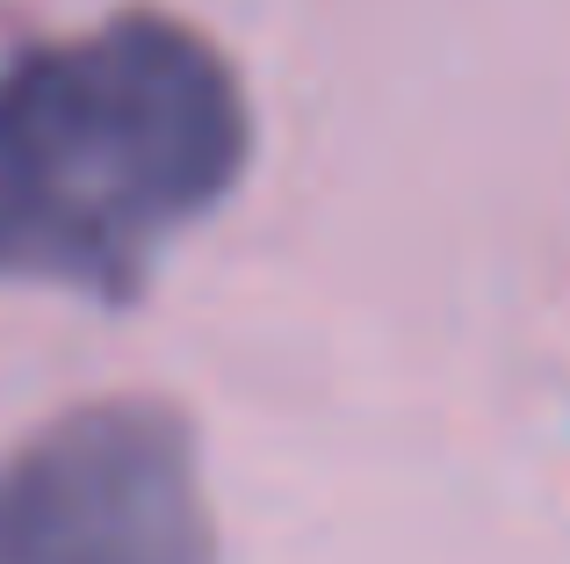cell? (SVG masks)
<instances>
[{
	"mask_svg": "<svg viewBox=\"0 0 570 564\" xmlns=\"http://www.w3.org/2000/svg\"><path fill=\"white\" fill-rule=\"evenodd\" d=\"M246 95L174 14L0 43V275L130 296L246 167Z\"/></svg>",
	"mask_w": 570,
	"mask_h": 564,
	"instance_id": "6da1fadb",
	"label": "cell"
},
{
	"mask_svg": "<svg viewBox=\"0 0 570 564\" xmlns=\"http://www.w3.org/2000/svg\"><path fill=\"white\" fill-rule=\"evenodd\" d=\"M0 564H217L167 406H87L0 470Z\"/></svg>",
	"mask_w": 570,
	"mask_h": 564,
	"instance_id": "7a4b0ae2",
	"label": "cell"
}]
</instances>
